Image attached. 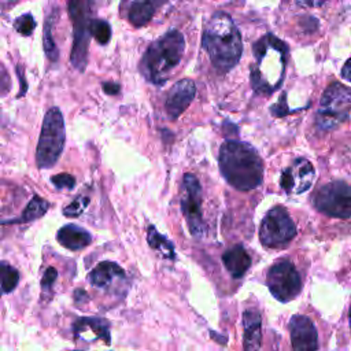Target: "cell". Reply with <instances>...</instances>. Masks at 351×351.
Masks as SVG:
<instances>
[{
	"instance_id": "obj_5",
	"label": "cell",
	"mask_w": 351,
	"mask_h": 351,
	"mask_svg": "<svg viewBox=\"0 0 351 351\" xmlns=\"http://www.w3.org/2000/svg\"><path fill=\"white\" fill-rule=\"evenodd\" d=\"M66 140L64 121L60 110L52 107L45 112L37 148L36 162L40 169L52 167L62 155Z\"/></svg>"
},
{
	"instance_id": "obj_25",
	"label": "cell",
	"mask_w": 351,
	"mask_h": 351,
	"mask_svg": "<svg viewBox=\"0 0 351 351\" xmlns=\"http://www.w3.org/2000/svg\"><path fill=\"white\" fill-rule=\"evenodd\" d=\"M90 34L100 44H107L111 38V26L107 21L92 19L90 21Z\"/></svg>"
},
{
	"instance_id": "obj_12",
	"label": "cell",
	"mask_w": 351,
	"mask_h": 351,
	"mask_svg": "<svg viewBox=\"0 0 351 351\" xmlns=\"http://www.w3.org/2000/svg\"><path fill=\"white\" fill-rule=\"evenodd\" d=\"M314 177L315 171L313 165L304 158H298L289 167L282 170L280 184L288 195H296L307 191L311 186Z\"/></svg>"
},
{
	"instance_id": "obj_11",
	"label": "cell",
	"mask_w": 351,
	"mask_h": 351,
	"mask_svg": "<svg viewBox=\"0 0 351 351\" xmlns=\"http://www.w3.org/2000/svg\"><path fill=\"white\" fill-rule=\"evenodd\" d=\"M267 287L277 300L289 302L299 295L302 280L292 262L280 261L267 273Z\"/></svg>"
},
{
	"instance_id": "obj_8",
	"label": "cell",
	"mask_w": 351,
	"mask_h": 351,
	"mask_svg": "<svg viewBox=\"0 0 351 351\" xmlns=\"http://www.w3.org/2000/svg\"><path fill=\"white\" fill-rule=\"evenodd\" d=\"M314 207L333 218L351 217V185L344 181H332L322 185L313 195Z\"/></svg>"
},
{
	"instance_id": "obj_35",
	"label": "cell",
	"mask_w": 351,
	"mask_h": 351,
	"mask_svg": "<svg viewBox=\"0 0 351 351\" xmlns=\"http://www.w3.org/2000/svg\"><path fill=\"white\" fill-rule=\"evenodd\" d=\"M350 326H351V307H350Z\"/></svg>"
},
{
	"instance_id": "obj_31",
	"label": "cell",
	"mask_w": 351,
	"mask_h": 351,
	"mask_svg": "<svg viewBox=\"0 0 351 351\" xmlns=\"http://www.w3.org/2000/svg\"><path fill=\"white\" fill-rule=\"evenodd\" d=\"M285 93L281 96V99L278 100V104H276V106H273L271 107V112L274 114V115H277V117H281V115H284V114H287V104H285Z\"/></svg>"
},
{
	"instance_id": "obj_13",
	"label": "cell",
	"mask_w": 351,
	"mask_h": 351,
	"mask_svg": "<svg viewBox=\"0 0 351 351\" xmlns=\"http://www.w3.org/2000/svg\"><path fill=\"white\" fill-rule=\"evenodd\" d=\"M293 351H318V336L314 324L306 315H293L289 321Z\"/></svg>"
},
{
	"instance_id": "obj_1",
	"label": "cell",
	"mask_w": 351,
	"mask_h": 351,
	"mask_svg": "<svg viewBox=\"0 0 351 351\" xmlns=\"http://www.w3.org/2000/svg\"><path fill=\"white\" fill-rule=\"evenodd\" d=\"M202 44L213 66L226 73L233 69L243 53V41L233 19L225 12H215L203 29Z\"/></svg>"
},
{
	"instance_id": "obj_2",
	"label": "cell",
	"mask_w": 351,
	"mask_h": 351,
	"mask_svg": "<svg viewBox=\"0 0 351 351\" xmlns=\"http://www.w3.org/2000/svg\"><path fill=\"white\" fill-rule=\"evenodd\" d=\"M219 170L225 180L240 191L254 189L262 182V160L247 143L225 141L219 149Z\"/></svg>"
},
{
	"instance_id": "obj_33",
	"label": "cell",
	"mask_w": 351,
	"mask_h": 351,
	"mask_svg": "<svg viewBox=\"0 0 351 351\" xmlns=\"http://www.w3.org/2000/svg\"><path fill=\"white\" fill-rule=\"evenodd\" d=\"M341 77L347 81H351V58L344 63L341 69Z\"/></svg>"
},
{
	"instance_id": "obj_9",
	"label": "cell",
	"mask_w": 351,
	"mask_h": 351,
	"mask_svg": "<svg viewBox=\"0 0 351 351\" xmlns=\"http://www.w3.org/2000/svg\"><path fill=\"white\" fill-rule=\"evenodd\" d=\"M295 234L296 226L285 208L276 206L266 213L259 230V239L265 247H284L295 237Z\"/></svg>"
},
{
	"instance_id": "obj_34",
	"label": "cell",
	"mask_w": 351,
	"mask_h": 351,
	"mask_svg": "<svg viewBox=\"0 0 351 351\" xmlns=\"http://www.w3.org/2000/svg\"><path fill=\"white\" fill-rule=\"evenodd\" d=\"M74 299H75V302H80L81 299H82V300H86V299H88L86 292H85L84 289H77V291L74 292Z\"/></svg>"
},
{
	"instance_id": "obj_6",
	"label": "cell",
	"mask_w": 351,
	"mask_h": 351,
	"mask_svg": "<svg viewBox=\"0 0 351 351\" xmlns=\"http://www.w3.org/2000/svg\"><path fill=\"white\" fill-rule=\"evenodd\" d=\"M351 112V89L340 82H332L319 100L315 115L317 126L330 130L348 119Z\"/></svg>"
},
{
	"instance_id": "obj_10",
	"label": "cell",
	"mask_w": 351,
	"mask_h": 351,
	"mask_svg": "<svg viewBox=\"0 0 351 351\" xmlns=\"http://www.w3.org/2000/svg\"><path fill=\"white\" fill-rule=\"evenodd\" d=\"M180 204L191 234L195 237H203L206 233V225L202 214V186L199 180L191 173H186L182 178Z\"/></svg>"
},
{
	"instance_id": "obj_29",
	"label": "cell",
	"mask_w": 351,
	"mask_h": 351,
	"mask_svg": "<svg viewBox=\"0 0 351 351\" xmlns=\"http://www.w3.org/2000/svg\"><path fill=\"white\" fill-rule=\"evenodd\" d=\"M56 277H58L56 269L52 267V266H49V267L45 270L44 276H43V278H41V288H43V289H49V288L53 285Z\"/></svg>"
},
{
	"instance_id": "obj_3",
	"label": "cell",
	"mask_w": 351,
	"mask_h": 351,
	"mask_svg": "<svg viewBox=\"0 0 351 351\" xmlns=\"http://www.w3.org/2000/svg\"><path fill=\"white\" fill-rule=\"evenodd\" d=\"M252 49L256 63L251 67V85L255 92L269 95L282 81L288 47L273 34H266L254 44Z\"/></svg>"
},
{
	"instance_id": "obj_4",
	"label": "cell",
	"mask_w": 351,
	"mask_h": 351,
	"mask_svg": "<svg viewBox=\"0 0 351 351\" xmlns=\"http://www.w3.org/2000/svg\"><path fill=\"white\" fill-rule=\"evenodd\" d=\"M185 51L184 34L171 29L155 40L145 51L141 62V74L155 85H163L170 73L178 66Z\"/></svg>"
},
{
	"instance_id": "obj_15",
	"label": "cell",
	"mask_w": 351,
	"mask_h": 351,
	"mask_svg": "<svg viewBox=\"0 0 351 351\" xmlns=\"http://www.w3.org/2000/svg\"><path fill=\"white\" fill-rule=\"evenodd\" d=\"M56 239L64 248L71 250V251L82 250L92 243V234L88 230H85L84 228L74 225V223L62 226L58 230Z\"/></svg>"
},
{
	"instance_id": "obj_7",
	"label": "cell",
	"mask_w": 351,
	"mask_h": 351,
	"mask_svg": "<svg viewBox=\"0 0 351 351\" xmlns=\"http://www.w3.org/2000/svg\"><path fill=\"white\" fill-rule=\"evenodd\" d=\"M89 5L88 1H70L69 15L73 21V48L70 52L71 64L78 70L84 71L88 62V47L90 34V18H89Z\"/></svg>"
},
{
	"instance_id": "obj_30",
	"label": "cell",
	"mask_w": 351,
	"mask_h": 351,
	"mask_svg": "<svg viewBox=\"0 0 351 351\" xmlns=\"http://www.w3.org/2000/svg\"><path fill=\"white\" fill-rule=\"evenodd\" d=\"M10 86H11V81H10L8 73L4 70L3 64L0 63V95L8 93Z\"/></svg>"
},
{
	"instance_id": "obj_19",
	"label": "cell",
	"mask_w": 351,
	"mask_h": 351,
	"mask_svg": "<svg viewBox=\"0 0 351 351\" xmlns=\"http://www.w3.org/2000/svg\"><path fill=\"white\" fill-rule=\"evenodd\" d=\"M244 348L255 351L261 344V315L255 310H247L243 314Z\"/></svg>"
},
{
	"instance_id": "obj_14",
	"label": "cell",
	"mask_w": 351,
	"mask_h": 351,
	"mask_svg": "<svg viewBox=\"0 0 351 351\" xmlns=\"http://www.w3.org/2000/svg\"><path fill=\"white\" fill-rule=\"evenodd\" d=\"M196 93V85L191 78L177 81L171 88L165 101L166 112L171 119H177L192 103Z\"/></svg>"
},
{
	"instance_id": "obj_16",
	"label": "cell",
	"mask_w": 351,
	"mask_h": 351,
	"mask_svg": "<svg viewBox=\"0 0 351 351\" xmlns=\"http://www.w3.org/2000/svg\"><path fill=\"white\" fill-rule=\"evenodd\" d=\"M222 262L232 277L239 278L248 270L251 258L241 245H234L222 255Z\"/></svg>"
},
{
	"instance_id": "obj_28",
	"label": "cell",
	"mask_w": 351,
	"mask_h": 351,
	"mask_svg": "<svg viewBox=\"0 0 351 351\" xmlns=\"http://www.w3.org/2000/svg\"><path fill=\"white\" fill-rule=\"evenodd\" d=\"M51 182L59 188V189H73L75 186V178L71 174L67 173H62V174H56L51 178Z\"/></svg>"
},
{
	"instance_id": "obj_20",
	"label": "cell",
	"mask_w": 351,
	"mask_h": 351,
	"mask_svg": "<svg viewBox=\"0 0 351 351\" xmlns=\"http://www.w3.org/2000/svg\"><path fill=\"white\" fill-rule=\"evenodd\" d=\"M154 12H155L154 3H151V1H134L129 7L128 19L133 26L141 27L152 19Z\"/></svg>"
},
{
	"instance_id": "obj_27",
	"label": "cell",
	"mask_w": 351,
	"mask_h": 351,
	"mask_svg": "<svg viewBox=\"0 0 351 351\" xmlns=\"http://www.w3.org/2000/svg\"><path fill=\"white\" fill-rule=\"evenodd\" d=\"M89 204V199L85 196H78L75 197L69 206L64 207L63 214L66 217H78L82 214V211L86 208V206Z\"/></svg>"
},
{
	"instance_id": "obj_24",
	"label": "cell",
	"mask_w": 351,
	"mask_h": 351,
	"mask_svg": "<svg viewBox=\"0 0 351 351\" xmlns=\"http://www.w3.org/2000/svg\"><path fill=\"white\" fill-rule=\"evenodd\" d=\"M56 16V11L52 12V15H49L45 21V25H44V37H43V43H44V51L48 56L49 60L52 62H56L58 58H59V51H58V47L53 41V37H52V26H53V18Z\"/></svg>"
},
{
	"instance_id": "obj_23",
	"label": "cell",
	"mask_w": 351,
	"mask_h": 351,
	"mask_svg": "<svg viewBox=\"0 0 351 351\" xmlns=\"http://www.w3.org/2000/svg\"><path fill=\"white\" fill-rule=\"evenodd\" d=\"M19 281V273L10 263L1 261L0 262V287L1 292L10 293L12 292Z\"/></svg>"
},
{
	"instance_id": "obj_32",
	"label": "cell",
	"mask_w": 351,
	"mask_h": 351,
	"mask_svg": "<svg viewBox=\"0 0 351 351\" xmlns=\"http://www.w3.org/2000/svg\"><path fill=\"white\" fill-rule=\"evenodd\" d=\"M101 86L107 95H115L119 92V85L115 82H103Z\"/></svg>"
},
{
	"instance_id": "obj_21",
	"label": "cell",
	"mask_w": 351,
	"mask_h": 351,
	"mask_svg": "<svg viewBox=\"0 0 351 351\" xmlns=\"http://www.w3.org/2000/svg\"><path fill=\"white\" fill-rule=\"evenodd\" d=\"M147 241L151 248L159 251L165 258H167V259L176 258L173 243L170 240H167L163 234H160L154 225H149L147 229Z\"/></svg>"
},
{
	"instance_id": "obj_18",
	"label": "cell",
	"mask_w": 351,
	"mask_h": 351,
	"mask_svg": "<svg viewBox=\"0 0 351 351\" xmlns=\"http://www.w3.org/2000/svg\"><path fill=\"white\" fill-rule=\"evenodd\" d=\"M73 330H74L75 336H80L88 330H90V332H93L95 339L104 340L107 346L111 343L108 322L101 318H93V317L78 318L73 325Z\"/></svg>"
},
{
	"instance_id": "obj_26",
	"label": "cell",
	"mask_w": 351,
	"mask_h": 351,
	"mask_svg": "<svg viewBox=\"0 0 351 351\" xmlns=\"http://www.w3.org/2000/svg\"><path fill=\"white\" fill-rule=\"evenodd\" d=\"M14 27L18 33H21L22 36H30L36 27V22L34 18L32 16V14H23L21 16H18L14 22Z\"/></svg>"
},
{
	"instance_id": "obj_22",
	"label": "cell",
	"mask_w": 351,
	"mask_h": 351,
	"mask_svg": "<svg viewBox=\"0 0 351 351\" xmlns=\"http://www.w3.org/2000/svg\"><path fill=\"white\" fill-rule=\"evenodd\" d=\"M49 208V203L47 200H44L43 197L40 196H33L32 200L29 202V204L26 206V208L23 210L22 215L18 218V219H14V221H10L7 223H23V222H30V221H34V219H38L41 218Z\"/></svg>"
},
{
	"instance_id": "obj_17",
	"label": "cell",
	"mask_w": 351,
	"mask_h": 351,
	"mask_svg": "<svg viewBox=\"0 0 351 351\" xmlns=\"http://www.w3.org/2000/svg\"><path fill=\"white\" fill-rule=\"evenodd\" d=\"M117 277L123 278L125 271L118 263L110 262V261H104V262L97 263V266L93 267V270H90V273L88 276L89 282L95 287H99V288L107 287Z\"/></svg>"
}]
</instances>
